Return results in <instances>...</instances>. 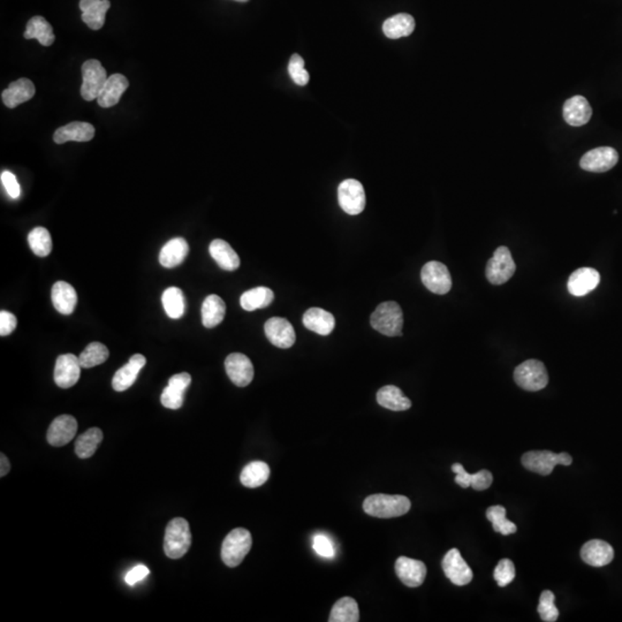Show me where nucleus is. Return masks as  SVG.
I'll return each mask as SVG.
<instances>
[{
	"instance_id": "nucleus-39",
	"label": "nucleus",
	"mask_w": 622,
	"mask_h": 622,
	"mask_svg": "<svg viewBox=\"0 0 622 622\" xmlns=\"http://www.w3.org/2000/svg\"><path fill=\"white\" fill-rule=\"evenodd\" d=\"M109 349L101 342H92L87 346L86 349L79 356L80 364L82 368L90 369L94 366L103 364L109 359Z\"/></svg>"
},
{
	"instance_id": "nucleus-6",
	"label": "nucleus",
	"mask_w": 622,
	"mask_h": 622,
	"mask_svg": "<svg viewBox=\"0 0 622 622\" xmlns=\"http://www.w3.org/2000/svg\"><path fill=\"white\" fill-rule=\"evenodd\" d=\"M573 459L567 453L555 454L550 451H531L522 457V464L530 471L547 476L552 473L557 464L569 466Z\"/></svg>"
},
{
	"instance_id": "nucleus-35",
	"label": "nucleus",
	"mask_w": 622,
	"mask_h": 622,
	"mask_svg": "<svg viewBox=\"0 0 622 622\" xmlns=\"http://www.w3.org/2000/svg\"><path fill=\"white\" fill-rule=\"evenodd\" d=\"M275 294L268 287H256L253 290L244 292L240 299L242 308L246 311H253L257 309L266 308L273 302Z\"/></svg>"
},
{
	"instance_id": "nucleus-50",
	"label": "nucleus",
	"mask_w": 622,
	"mask_h": 622,
	"mask_svg": "<svg viewBox=\"0 0 622 622\" xmlns=\"http://www.w3.org/2000/svg\"><path fill=\"white\" fill-rule=\"evenodd\" d=\"M149 575V569L144 564H138L136 567L131 568L127 575H126L125 581L129 586H134L136 583L140 582L142 579Z\"/></svg>"
},
{
	"instance_id": "nucleus-25",
	"label": "nucleus",
	"mask_w": 622,
	"mask_h": 622,
	"mask_svg": "<svg viewBox=\"0 0 622 622\" xmlns=\"http://www.w3.org/2000/svg\"><path fill=\"white\" fill-rule=\"evenodd\" d=\"M110 0H81L82 21L92 31H99L105 23L107 12L110 9Z\"/></svg>"
},
{
	"instance_id": "nucleus-36",
	"label": "nucleus",
	"mask_w": 622,
	"mask_h": 622,
	"mask_svg": "<svg viewBox=\"0 0 622 622\" xmlns=\"http://www.w3.org/2000/svg\"><path fill=\"white\" fill-rule=\"evenodd\" d=\"M103 440V431L98 427H92L82 433L75 442V453L80 459L92 458Z\"/></svg>"
},
{
	"instance_id": "nucleus-45",
	"label": "nucleus",
	"mask_w": 622,
	"mask_h": 622,
	"mask_svg": "<svg viewBox=\"0 0 622 622\" xmlns=\"http://www.w3.org/2000/svg\"><path fill=\"white\" fill-rule=\"evenodd\" d=\"M515 566L510 559H503L494 569V579L497 581L501 588L508 586L513 579H515Z\"/></svg>"
},
{
	"instance_id": "nucleus-51",
	"label": "nucleus",
	"mask_w": 622,
	"mask_h": 622,
	"mask_svg": "<svg viewBox=\"0 0 622 622\" xmlns=\"http://www.w3.org/2000/svg\"><path fill=\"white\" fill-rule=\"evenodd\" d=\"M452 471L457 474L455 476V483L460 485L461 488L466 489L470 486V475L471 474L466 473L464 466L461 464H454L452 466Z\"/></svg>"
},
{
	"instance_id": "nucleus-17",
	"label": "nucleus",
	"mask_w": 622,
	"mask_h": 622,
	"mask_svg": "<svg viewBox=\"0 0 622 622\" xmlns=\"http://www.w3.org/2000/svg\"><path fill=\"white\" fill-rule=\"evenodd\" d=\"M395 573L405 586L418 588L427 577V566L420 560L400 557L395 562Z\"/></svg>"
},
{
	"instance_id": "nucleus-26",
	"label": "nucleus",
	"mask_w": 622,
	"mask_h": 622,
	"mask_svg": "<svg viewBox=\"0 0 622 622\" xmlns=\"http://www.w3.org/2000/svg\"><path fill=\"white\" fill-rule=\"evenodd\" d=\"M52 302L55 310L62 315L73 314L77 307V295L74 287L65 281H58L52 287Z\"/></svg>"
},
{
	"instance_id": "nucleus-1",
	"label": "nucleus",
	"mask_w": 622,
	"mask_h": 622,
	"mask_svg": "<svg viewBox=\"0 0 622 622\" xmlns=\"http://www.w3.org/2000/svg\"><path fill=\"white\" fill-rule=\"evenodd\" d=\"M412 503L405 496L390 494H372L366 498L363 510L370 516L379 518H391L403 516L410 510Z\"/></svg>"
},
{
	"instance_id": "nucleus-23",
	"label": "nucleus",
	"mask_w": 622,
	"mask_h": 622,
	"mask_svg": "<svg viewBox=\"0 0 622 622\" xmlns=\"http://www.w3.org/2000/svg\"><path fill=\"white\" fill-rule=\"evenodd\" d=\"M129 86V82L127 77H124L121 74H113L107 80V82L98 95V105L105 107V109L114 107L119 103L120 98L125 94Z\"/></svg>"
},
{
	"instance_id": "nucleus-9",
	"label": "nucleus",
	"mask_w": 622,
	"mask_h": 622,
	"mask_svg": "<svg viewBox=\"0 0 622 622\" xmlns=\"http://www.w3.org/2000/svg\"><path fill=\"white\" fill-rule=\"evenodd\" d=\"M339 204L346 214H360L366 207V192L362 183L354 179L342 181L338 188Z\"/></svg>"
},
{
	"instance_id": "nucleus-28",
	"label": "nucleus",
	"mask_w": 622,
	"mask_h": 622,
	"mask_svg": "<svg viewBox=\"0 0 622 622\" xmlns=\"http://www.w3.org/2000/svg\"><path fill=\"white\" fill-rule=\"evenodd\" d=\"M303 324L307 329L320 336H329L336 325L333 315L320 308H311L303 315Z\"/></svg>"
},
{
	"instance_id": "nucleus-2",
	"label": "nucleus",
	"mask_w": 622,
	"mask_h": 622,
	"mask_svg": "<svg viewBox=\"0 0 622 622\" xmlns=\"http://www.w3.org/2000/svg\"><path fill=\"white\" fill-rule=\"evenodd\" d=\"M192 545L190 523L182 518H175L168 522L164 537L165 555L168 558L180 559Z\"/></svg>"
},
{
	"instance_id": "nucleus-52",
	"label": "nucleus",
	"mask_w": 622,
	"mask_h": 622,
	"mask_svg": "<svg viewBox=\"0 0 622 622\" xmlns=\"http://www.w3.org/2000/svg\"><path fill=\"white\" fill-rule=\"evenodd\" d=\"M190 383H192V376L187 372L172 376L171 378L168 379V384L174 385V386H178V388L185 391L190 388Z\"/></svg>"
},
{
	"instance_id": "nucleus-14",
	"label": "nucleus",
	"mask_w": 622,
	"mask_h": 622,
	"mask_svg": "<svg viewBox=\"0 0 622 622\" xmlns=\"http://www.w3.org/2000/svg\"><path fill=\"white\" fill-rule=\"evenodd\" d=\"M266 337L275 347L287 349L295 344V331L286 318L273 317L264 325Z\"/></svg>"
},
{
	"instance_id": "nucleus-47",
	"label": "nucleus",
	"mask_w": 622,
	"mask_h": 622,
	"mask_svg": "<svg viewBox=\"0 0 622 622\" xmlns=\"http://www.w3.org/2000/svg\"><path fill=\"white\" fill-rule=\"evenodd\" d=\"M0 179H1V183H3L4 188L6 190L7 194L12 199H18L21 195V188L16 180V175L9 171H4L0 175Z\"/></svg>"
},
{
	"instance_id": "nucleus-33",
	"label": "nucleus",
	"mask_w": 622,
	"mask_h": 622,
	"mask_svg": "<svg viewBox=\"0 0 622 622\" xmlns=\"http://www.w3.org/2000/svg\"><path fill=\"white\" fill-rule=\"evenodd\" d=\"M23 36H25L26 40L36 38L43 46H51L55 40L52 26L46 21L43 16H34V18H31L28 22Z\"/></svg>"
},
{
	"instance_id": "nucleus-3",
	"label": "nucleus",
	"mask_w": 622,
	"mask_h": 622,
	"mask_svg": "<svg viewBox=\"0 0 622 622\" xmlns=\"http://www.w3.org/2000/svg\"><path fill=\"white\" fill-rule=\"evenodd\" d=\"M370 323L376 331L384 336H401L403 327V309L394 301L381 303L372 312Z\"/></svg>"
},
{
	"instance_id": "nucleus-48",
	"label": "nucleus",
	"mask_w": 622,
	"mask_h": 622,
	"mask_svg": "<svg viewBox=\"0 0 622 622\" xmlns=\"http://www.w3.org/2000/svg\"><path fill=\"white\" fill-rule=\"evenodd\" d=\"M493 481V476L489 470H481L479 473L470 475V486L477 491H483L490 488Z\"/></svg>"
},
{
	"instance_id": "nucleus-5",
	"label": "nucleus",
	"mask_w": 622,
	"mask_h": 622,
	"mask_svg": "<svg viewBox=\"0 0 622 622\" xmlns=\"http://www.w3.org/2000/svg\"><path fill=\"white\" fill-rule=\"evenodd\" d=\"M514 381L523 390L536 392L545 388L549 383V375L540 361L528 360L516 366Z\"/></svg>"
},
{
	"instance_id": "nucleus-38",
	"label": "nucleus",
	"mask_w": 622,
	"mask_h": 622,
	"mask_svg": "<svg viewBox=\"0 0 622 622\" xmlns=\"http://www.w3.org/2000/svg\"><path fill=\"white\" fill-rule=\"evenodd\" d=\"M163 307H164L168 317L172 320H179L185 314V296L182 290L178 287H170L165 290L162 296Z\"/></svg>"
},
{
	"instance_id": "nucleus-43",
	"label": "nucleus",
	"mask_w": 622,
	"mask_h": 622,
	"mask_svg": "<svg viewBox=\"0 0 622 622\" xmlns=\"http://www.w3.org/2000/svg\"><path fill=\"white\" fill-rule=\"evenodd\" d=\"M288 73L298 86L303 87L308 84L309 73L305 70V60L301 55H292L288 64Z\"/></svg>"
},
{
	"instance_id": "nucleus-20",
	"label": "nucleus",
	"mask_w": 622,
	"mask_h": 622,
	"mask_svg": "<svg viewBox=\"0 0 622 622\" xmlns=\"http://www.w3.org/2000/svg\"><path fill=\"white\" fill-rule=\"evenodd\" d=\"M147 360L143 355L135 354L129 359V363L120 368L113 377L112 386L116 392L129 390L138 378L141 370L143 369Z\"/></svg>"
},
{
	"instance_id": "nucleus-24",
	"label": "nucleus",
	"mask_w": 622,
	"mask_h": 622,
	"mask_svg": "<svg viewBox=\"0 0 622 622\" xmlns=\"http://www.w3.org/2000/svg\"><path fill=\"white\" fill-rule=\"evenodd\" d=\"M35 92L34 83L29 79L22 77L11 83L9 88L4 90L1 101L9 109H16L20 104L31 101L35 96Z\"/></svg>"
},
{
	"instance_id": "nucleus-46",
	"label": "nucleus",
	"mask_w": 622,
	"mask_h": 622,
	"mask_svg": "<svg viewBox=\"0 0 622 622\" xmlns=\"http://www.w3.org/2000/svg\"><path fill=\"white\" fill-rule=\"evenodd\" d=\"M315 551L320 557L324 558H332L334 555V546L329 537L324 535H316L314 537V544H312Z\"/></svg>"
},
{
	"instance_id": "nucleus-15",
	"label": "nucleus",
	"mask_w": 622,
	"mask_h": 622,
	"mask_svg": "<svg viewBox=\"0 0 622 622\" xmlns=\"http://www.w3.org/2000/svg\"><path fill=\"white\" fill-rule=\"evenodd\" d=\"M79 357L74 354H64L57 359L55 366V381L61 388H70L77 384L81 375Z\"/></svg>"
},
{
	"instance_id": "nucleus-54",
	"label": "nucleus",
	"mask_w": 622,
	"mask_h": 622,
	"mask_svg": "<svg viewBox=\"0 0 622 622\" xmlns=\"http://www.w3.org/2000/svg\"><path fill=\"white\" fill-rule=\"evenodd\" d=\"M238 1H241V3H246L248 0H238Z\"/></svg>"
},
{
	"instance_id": "nucleus-27",
	"label": "nucleus",
	"mask_w": 622,
	"mask_h": 622,
	"mask_svg": "<svg viewBox=\"0 0 622 622\" xmlns=\"http://www.w3.org/2000/svg\"><path fill=\"white\" fill-rule=\"evenodd\" d=\"M190 253L188 242L183 238H174L162 248L159 262L164 268H171L180 266Z\"/></svg>"
},
{
	"instance_id": "nucleus-7",
	"label": "nucleus",
	"mask_w": 622,
	"mask_h": 622,
	"mask_svg": "<svg viewBox=\"0 0 622 622\" xmlns=\"http://www.w3.org/2000/svg\"><path fill=\"white\" fill-rule=\"evenodd\" d=\"M516 266L510 249L499 247L494 251L493 256L486 264V278L492 285L506 284L515 273Z\"/></svg>"
},
{
	"instance_id": "nucleus-53",
	"label": "nucleus",
	"mask_w": 622,
	"mask_h": 622,
	"mask_svg": "<svg viewBox=\"0 0 622 622\" xmlns=\"http://www.w3.org/2000/svg\"><path fill=\"white\" fill-rule=\"evenodd\" d=\"M0 476L4 477V476H6L9 474V470H11V464H9V459H7L6 455L3 454L0 455Z\"/></svg>"
},
{
	"instance_id": "nucleus-31",
	"label": "nucleus",
	"mask_w": 622,
	"mask_h": 622,
	"mask_svg": "<svg viewBox=\"0 0 622 622\" xmlns=\"http://www.w3.org/2000/svg\"><path fill=\"white\" fill-rule=\"evenodd\" d=\"M377 403L384 408L390 409L393 412H403L412 407V401L405 397L403 391L393 385H388L378 391L377 393Z\"/></svg>"
},
{
	"instance_id": "nucleus-44",
	"label": "nucleus",
	"mask_w": 622,
	"mask_h": 622,
	"mask_svg": "<svg viewBox=\"0 0 622 622\" xmlns=\"http://www.w3.org/2000/svg\"><path fill=\"white\" fill-rule=\"evenodd\" d=\"M185 392L182 388L168 384L163 391L160 401L163 406L168 409H179L182 407L185 400Z\"/></svg>"
},
{
	"instance_id": "nucleus-49",
	"label": "nucleus",
	"mask_w": 622,
	"mask_h": 622,
	"mask_svg": "<svg viewBox=\"0 0 622 622\" xmlns=\"http://www.w3.org/2000/svg\"><path fill=\"white\" fill-rule=\"evenodd\" d=\"M16 320L14 315L11 314L9 311H1L0 312V334L1 337L9 336L11 333L16 329Z\"/></svg>"
},
{
	"instance_id": "nucleus-32",
	"label": "nucleus",
	"mask_w": 622,
	"mask_h": 622,
	"mask_svg": "<svg viewBox=\"0 0 622 622\" xmlns=\"http://www.w3.org/2000/svg\"><path fill=\"white\" fill-rule=\"evenodd\" d=\"M415 29V20L412 16L406 13H400L397 16L388 18L383 23V31L385 36L391 40H398L401 37H407L413 34Z\"/></svg>"
},
{
	"instance_id": "nucleus-4",
	"label": "nucleus",
	"mask_w": 622,
	"mask_h": 622,
	"mask_svg": "<svg viewBox=\"0 0 622 622\" xmlns=\"http://www.w3.org/2000/svg\"><path fill=\"white\" fill-rule=\"evenodd\" d=\"M253 545L251 535L244 528H236L231 531L222 546V559L229 567H238L244 562L246 555L251 551Z\"/></svg>"
},
{
	"instance_id": "nucleus-19",
	"label": "nucleus",
	"mask_w": 622,
	"mask_h": 622,
	"mask_svg": "<svg viewBox=\"0 0 622 622\" xmlns=\"http://www.w3.org/2000/svg\"><path fill=\"white\" fill-rule=\"evenodd\" d=\"M601 283V275L595 268H581L568 279V290L574 296H584L595 290Z\"/></svg>"
},
{
	"instance_id": "nucleus-11",
	"label": "nucleus",
	"mask_w": 622,
	"mask_h": 622,
	"mask_svg": "<svg viewBox=\"0 0 622 622\" xmlns=\"http://www.w3.org/2000/svg\"><path fill=\"white\" fill-rule=\"evenodd\" d=\"M618 160H619V155L613 148H596L583 156L579 160V166L584 171L603 173L613 168L618 164Z\"/></svg>"
},
{
	"instance_id": "nucleus-41",
	"label": "nucleus",
	"mask_w": 622,
	"mask_h": 622,
	"mask_svg": "<svg viewBox=\"0 0 622 622\" xmlns=\"http://www.w3.org/2000/svg\"><path fill=\"white\" fill-rule=\"evenodd\" d=\"M486 518L492 522L493 530L496 533H501L506 536V535L514 534L518 530L516 525L510 520H507L505 507H489L488 511H486Z\"/></svg>"
},
{
	"instance_id": "nucleus-8",
	"label": "nucleus",
	"mask_w": 622,
	"mask_h": 622,
	"mask_svg": "<svg viewBox=\"0 0 622 622\" xmlns=\"http://www.w3.org/2000/svg\"><path fill=\"white\" fill-rule=\"evenodd\" d=\"M82 86H81V96L84 101H94L97 99L102 88L107 82V70L102 66L101 61L96 59L87 60L82 65Z\"/></svg>"
},
{
	"instance_id": "nucleus-10",
	"label": "nucleus",
	"mask_w": 622,
	"mask_h": 622,
	"mask_svg": "<svg viewBox=\"0 0 622 622\" xmlns=\"http://www.w3.org/2000/svg\"><path fill=\"white\" fill-rule=\"evenodd\" d=\"M421 279L424 286L435 294L449 293L452 288V278L449 268L442 263L427 262L421 271Z\"/></svg>"
},
{
	"instance_id": "nucleus-29",
	"label": "nucleus",
	"mask_w": 622,
	"mask_h": 622,
	"mask_svg": "<svg viewBox=\"0 0 622 622\" xmlns=\"http://www.w3.org/2000/svg\"><path fill=\"white\" fill-rule=\"evenodd\" d=\"M209 251L217 264L226 271H235L240 266V258L229 244L217 239L211 242Z\"/></svg>"
},
{
	"instance_id": "nucleus-16",
	"label": "nucleus",
	"mask_w": 622,
	"mask_h": 622,
	"mask_svg": "<svg viewBox=\"0 0 622 622\" xmlns=\"http://www.w3.org/2000/svg\"><path fill=\"white\" fill-rule=\"evenodd\" d=\"M77 432V420L70 415H60L52 422L46 437L50 445L60 447L72 442Z\"/></svg>"
},
{
	"instance_id": "nucleus-21",
	"label": "nucleus",
	"mask_w": 622,
	"mask_h": 622,
	"mask_svg": "<svg viewBox=\"0 0 622 622\" xmlns=\"http://www.w3.org/2000/svg\"><path fill=\"white\" fill-rule=\"evenodd\" d=\"M95 136V127L89 122L74 121L62 126L53 134V141L57 144H64L70 141L88 142Z\"/></svg>"
},
{
	"instance_id": "nucleus-37",
	"label": "nucleus",
	"mask_w": 622,
	"mask_h": 622,
	"mask_svg": "<svg viewBox=\"0 0 622 622\" xmlns=\"http://www.w3.org/2000/svg\"><path fill=\"white\" fill-rule=\"evenodd\" d=\"M360 620V611L356 601L351 597L339 599L333 605L329 614V622H357Z\"/></svg>"
},
{
	"instance_id": "nucleus-12",
	"label": "nucleus",
	"mask_w": 622,
	"mask_h": 622,
	"mask_svg": "<svg viewBox=\"0 0 622 622\" xmlns=\"http://www.w3.org/2000/svg\"><path fill=\"white\" fill-rule=\"evenodd\" d=\"M442 569L446 577L457 586H466L473 579V572L464 562L458 549L449 550L442 559Z\"/></svg>"
},
{
	"instance_id": "nucleus-22",
	"label": "nucleus",
	"mask_w": 622,
	"mask_h": 622,
	"mask_svg": "<svg viewBox=\"0 0 622 622\" xmlns=\"http://www.w3.org/2000/svg\"><path fill=\"white\" fill-rule=\"evenodd\" d=\"M564 119L568 125L574 127L586 125L592 116V109L590 104L583 96H574L564 102Z\"/></svg>"
},
{
	"instance_id": "nucleus-30",
	"label": "nucleus",
	"mask_w": 622,
	"mask_h": 622,
	"mask_svg": "<svg viewBox=\"0 0 622 622\" xmlns=\"http://www.w3.org/2000/svg\"><path fill=\"white\" fill-rule=\"evenodd\" d=\"M226 314V305L223 299L216 294H211L202 305V323L207 329L219 325Z\"/></svg>"
},
{
	"instance_id": "nucleus-42",
	"label": "nucleus",
	"mask_w": 622,
	"mask_h": 622,
	"mask_svg": "<svg viewBox=\"0 0 622 622\" xmlns=\"http://www.w3.org/2000/svg\"><path fill=\"white\" fill-rule=\"evenodd\" d=\"M555 594L552 591L542 592L540 598V605H538V613H540V619L545 622H555L559 618L558 607L555 605Z\"/></svg>"
},
{
	"instance_id": "nucleus-18",
	"label": "nucleus",
	"mask_w": 622,
	"mask_h": 622,
	"mask_svg": "<svg viewBox=\"0 0 622 622\" xmlns=\"http://www.w3.org/2000/svg\"><path fill=\"white\" fill-rule=\"evenodd\" d=\"M581 558L590 566L603 567L613 560L614 550L604 540H589L581 550Z\"/></svg>"
},
{
	"instance_id": "nucleus-34",
	"label": "nucleus",
	"mask_w": 622,
	"mask_h": 622,
	"mask_svg": "<svg viewBox=\"0 0 622 622\" xmlns=\"http://www.w3.org/2000/svg\"><path fill=\"white\" fill-rule=\"evenodd\" d=\"M270 477V466L263 461H253L242 470L240 481L246 488H259Z\"/></svg>"
},
{
	"instance_id": "nucleus-40",
	"label": "nucleus",
	"mask_w": 622,
	"mask_h": 622,
	"mask_svg": "<svg viewBox=\"0 0 622 622\" xmlns=\"http://www.w3.org/2000/svg\"><path fill=\"white\" fill-rule=\"evenodd\" d=\"M28 242L37 256L46 257L51 253V234L45 227H35L28 235Z\"/></svg>"
},
{
	"instance_id": "nucleus-13",
	"label": "nucleus",
	"mask_w": 622,
	"mask_h": 622,
	"mask_svg": "<svg viewBox=\"0 0 622 622\" xmlns=\"http://www.w3.org/2000/svg\"><path fill=\"white\" fill-rule=\"evenodd\" d=\"M225 369L229 379L239 388H246L253 378V366L249 357L233 353L226 357Z\"/></svg>"
}]
</instances>
